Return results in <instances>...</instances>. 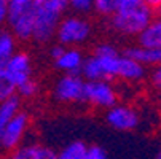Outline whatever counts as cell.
<instances>
[{
	"label": "cell",
	"instance_id": "obj_1",
	"mask_svg": "<svg viewBox=\"0 0 161 159\" xmlns=\"http://www.w3.org/2000/svg\"><path fill=\"white\" fill-rule=\"evenodd\" d=\"M155 19V11L144 0H121L113 16L108 18V29L121 37H139Z\"/></svg>",
	"mask_w": 161,
	"mask_h": 159
},
{
	"label": "cell",
	"instance_id": "obj_2",
	"mask_svg": "<svg viewBox=\"0 0 161 159\" xmlns=\"http://www.w3.org/2000/svg\"><path fill=\"white\" fill-rule=\"evenodd\" d=\"M123 53L112 43H99L94 48L93 54L88 56L83 65L81 75L86 81H96V80H107L113 81L120 75Z\"/></svg>",
	"mask_w": 161,
	"mask_h": 159
},
{
	"label": "cell",
	"instance_id": "obj_3",
	"mask_svg": "<svg viewBox=\"0 0 161 159\" xmlns=\"http://www.w3.org/2000/svg\"><path fill=\"white\" fill-rule=\"evenodd\" d=\"M67 8V0H48L42 5H35V30L32 40L38 45H47L56 38L58 27Z\"/></svg>",
	"mask_w": 161,
	"mask_h": 159
},
{
	"label": "cell",
	"instance_id": "obj_4",
	"mask_svg": "<svg viewBox=\"0 0 161 159\" xmlns=\"http://www.w3.org/2000/svg\"><path fill=\"white\" fill-rule=\"evenodd\" d=\"M93 35V24L81 14L64 16L56 32V40L65 48H80Z\"/></svg>",
	"mask_w": 161,
	"mask_h": 159
},
{
	"label": "cell",
	"instance_id": "obj_5",
	"mask_svg": "<svg viewBox=\"0 0 161 159\" xmlns=\"http://www.w3.org/2000/svg\"><path fill=\"white\" fill-rule=\"evenodd\" d=\"M86 80L83 75H61L51 89V96L58 103L72 105L85 102Z\"/></svg>",
	"mask_w": 161,
	"mask_h": 159
},
{
	"label": "cell",
	"instance_id": "obj_6",
	"mask_svg": "<svg viewBox=\"0 0 161 159\" xmlns=\"http://www.w3.org/2000/svg\"><path fill=\"white\" fill-rule=\"evenodd\" d=\"M85 103H88L94 110L107 111L117 103H120L118 102V91L113 86L112 81H107V80L86 81Z\"/></svg>",
	"mask_w": 161,
	"mask_h": 159
},
{
	"label": "cell",
	"instance_id": "obj_7",
	"mask_svg": "<svg viewBox=\"0 0 161 159\" xmlns=\"http://www.w3.org/2000/svg\"><path fill=\"white\" fill-rule=\"evenodd\" d=\"M104 119L118 132H132L141 126V113L129 103H117L104 111Z\"/></svg>",
	"mask_w": 161,
	"mask_h": 159
},
{
	"label": "cell",
	"instance_id": "obj_8",
	"mask_svg": "<svg viewBox=\"0 0 161 159\" xmlns=\"http://www.w3.org/2000/svg\"><path fill=\"white\" fill-rule=\"evenodd\" d=\"M31 127V115L27 111L21 110L18 115L10 121V124L7 126L3 137H2V151H13L18 146H21L24 143V139L29 132Z\"/></svg>",
	"mask_w": 161,
	"mask_h": 159
},
{
	"label": "cell",
	"instance_id": "obj_9",
	"mask_svg": "<svg viewBox=\"0 0 161 159\" xmlns=\"http://www.w3.org/2000/svg\"><path fill=\"white\" fill-rule=\"evenodd\" d=\"M8 24H10V32L16 37L18 41L32 40L35 30V5L18 13H11Z\"/></svg>",
	"mask_w": 161,
	"mask_h": 159
},
{
	"label": "cell",
	"instance_id": "obj_10",
	"mask_svg": "<svg viewBox=\"0 0 161 159\" xmlns=\"http://www.w3.org/2000/svg\"><path fill=\"white\" fill-rule=\"evenodd\" d=\"M5 69L8 70L10 77L16 83V87L21 86L22 83H26V81L34 78L32 77L34 64H32V57H31V54L27 51H19L18 50L14 53V56L5 65Z\"/></svg>",
	"mask_w": 161,
	"mask_h": 159
},
{
	"label": "cell",
	"instance_id": "obj_11",
	"mask_svg": "<svg viewBox=\"0 0 161 159\" xmlns=\"http://www.w3.org/2000/svg\"><path fill=\"white\" fill-rule=\"evenodd\" d=\"M86 57L80 48H65L61 57L53 62V67L62 75H81Z\"/></svg>",
	"mask_w": 161,
	"mask_h": 159
},
{
	"label": "cell",
	"instance_id": "obj_12",
	"mask_svg": "<svg viewBox=\"0 0 161 159\" xmlns=\"http://www.w3.org/2000/svg\"><path fill=\"white\" fill-rule=\"evenodd\" d=\"M7 159H58V153L40 143H22L16 150L10 151Z\"/></svg>",
	"mask_w": 161,
	"mask_h": 159
},
{
	"label": "cell",
	"instance_id": "obj_13",
	"mask_svg": "<svg viewBox=\"0 0 161 159\" xmlns=\"http://www.w3.org/2000/svg\"><path fill=\"white\" fill-rule=\"evenodd\" d=\"M145 78H147V67L123 54L118 80L129 84H137V83H142Z\"/></svg>",
	"mask_w": 161,
	"mask_h": 159
},
{
	"label": "cell",
	"instance_id": "obj_14",
	"mask_svg": "<svg viewBox=\"0 0 161 159\" xmlns=\"http://www.w3.org/2000/svg\"><path fill=\"white\" fill-rule=\"evenodd\" d=\"M125 56L141 62L145 67H155L161 64V50H152V48H144V46H129L123 51Z\"/></svg>",
	"mask_w": 161,
	"mask_h": 159
},
{
	"label": "cell",
	"instance_id": "obj_15",
	"mask_svg": "<svg viewBox=\"0 0 161 159\" xmlns=\"http://www.w3.org/2000/svg\"><path fill=\"white\" fill-rule=\"evenodd\" d=\"M137 45L144 48L161 50V19L155 18L148 27L137 37Z\"/></svg>",
	"mask_w": 161,
	"mask_h": 159
},
{
	"label": "cell",
	"instance_id": "obj_16",
	"mask_svg": "<svg viewBox=\"0 0 161 159\" xmlns=\"http://www.w3.org/2000/svg\"><path fill=\"white\" fill-rule=\"evenodd\" d=\"M21 110L22 108H21V97L19 96H14V97L0 103V151H2V137H3V132H5L7 126Z\"/></svg>",
	"mask_w": 161,
	"mask_h": 159
},
{
	"label": "cell",
	"instance_id": "obj_17",
	"mask_svg": "<svg viewBox=\"0 0 161 159\" xmlns=\"http://www.w3.org/2000/svg\"><path fill=\"white\" fill-rule=\"evenodd\" d=\"M18 40L10 30H0V67H5L18 51Z\"/></svg>",
	"mask_w": 161,
	"mask_h": 159
},
{
	"label": "cell",
	"instance_id": "obj_18",
	"mask_svg": "<svg viewBox=\"0 0 161 159\" xmlns=\"http://www.w3.org/2000/svg\"><path fill=\"white\" fill-rule=\"evenodd\" d=\"M88 148L83 140H72L58 153V159H88Z\"/></svg>",
	"mask_w": 161,
	"mask_h": 159
},
{
	"label": "cell",
	"instance_id": "obj_19",
	"mask_svg": "<svg viewBox=\"0 0 161 159\" xmlns=\"http://www.w3.org/2000/svg\"><path fill=\"white\" fill-rule=\"evenodd\" d=\"M18 96V87L5 67H0V103Z\"/></svg>",
	"mask_w": 161,
	"mask_h": 159
},
{
	"label": "cell",
	"instance_id": "obj_20",
	"mask_svg": "<svg viewBox=\"0 0 161 159\" xmlns=\"http://www.w3.org/2000/svg\"><path fill=\"white\" fill-rule=\"evenodd\" d=\"M120 2L121 0H94V11L99 16H104L108 19L110 16H113L117 13Z\"/></svg>",
	"mask_w": 161,
	"mask_h": 159
},
{
	"label": "cell",
	"instance_id": "obj_21",
	"mask_svg": "<svg viewBox=\"0 0 161 159\" xmlns=\"http://www.w3.org/2000/svg\"><path fill=\"white\" fill-rule=\"evenodd\" d=\"M38 93H40V86L34 78L26 81V83H22L21 86H18V96L21 99H27V100L34 99V97L38 96Z\"/></svg>",
	"mask_w": 161,
	"mask_h": 159
},
{
	"label": "cell",
	"instance_id": "obj_22",
	"mask_svg": "<svg viewBox=\"0 0 161 159\" xmlns=\"http://www.w3.org/2000/svg\"><path fill=\"white\" fill-rule=\"evenodd\" d=\"M67 5L77 14H88L94 10V0H67Z\"/></svg>",
	"mask_w": 161,
	"mask_h": 159
},
{
	"label": "cell",
	"instance_id": "obj_23",
	"mask_svg": "<svg viewBox=\"0 0 161 159\" xmlns=\"http://www.w3.org/2000/svg\"><path fill=\"white\" fill-rule=\"evenodd\" d=\"M88 159H110V156L101 145H89Z\"/></svg>",
	"mask_w": 161,
	"mask_h": 159
},
{
	"label": "cell",
	"instance_id": "obj_24",
	"mask_svg": "<svg viewBox=\"0 0 161 159\" xmlns=\"http://www.w3.org/2000/svg\"><path fill=\"white\" fill-rule=\"evenodd\" d=\"M8 5H10V14L11 13H18V11H22L26 10L34 3V0H8Z\"/></svg>",
	"mask_w": 161,
	"mask_h": 159
},
{
	"label": "cell",
	"instance_id": "obj_25",
	"mask_svg": "<svg viewBox=\"0 0 161 159\" xmlns=\"http://www.w3.org/2000/svg\"><path fill=\"white\" fill-rule=\"evenodd\" d=\"M10 19V5L8 0H0V30H3V26Z\"/></svg>",
	"mask_w": 161,
	"mask_h": 159
},
{
	"label": "cell",
	"instance_id": "obj_26",
	"mask_svg": "<svg viewBox=\"0 0 161 159\" xmlns=\"http://www.w3.org/2000/svg\"><path fill=\"white\" fill-rule=\"evenodd\" d=\"M148 80H150V84H152L155 89H161V64L155 65L153 69H152Z\"/></svg>",
	"mask_w": 161,
	"mask_h": 159
},
{
	"label": "cell",
	"instance_id": "obj_27",
	"mask_svg": "<svg viewBox=\"0 0 161 159\" xmlns=\"http://www.w3.org/2000/svg\"><path fill=\"white\" fill-rule=\"evenodd\" d=\"M64 50H65V46H62L61 43H56V45H53V46L50 48V51H48V56H50L51 62H54L58 57H61V54L64 53Z\"/></svg>",
	"mask_w": 161,
	"mask_h": 159
},
{
	"label": "cell",
	"instance_id": "obj_28",
	"mask_svg": "<svg viewBox=\"0 0 161 159\" xmlns=\"http://www.w3.org/2000/svg\"><path fill=\"white\" fill-rule=\"evenodd\" d=\"M144 3L148 5L153 11H158L161 8V0H144Z\"/></svg>",
	"mask_w": 161,
	"mask_h": 159
},
{
	"label": "cell",
	"instance_id": "obj_29",
	"mask_svg": "<svg viewBox=\"0 0 161 159\" xmlns=\"http://www.w3.org/2000/svg\"><path fill=\"white\" fill-rule=\"evenodd\" d=\"M45 2H48V0H34L35 5H42V3H45Z\"/></svg>",
	"mask_w": 161,
	"mask_h": 159
},
{
	"label": "cell",
	"instance_id": "obj_30",
	"mask_svg": "<svg viewBox=\"0 0 161 159\" xmlns=\"http://www.w3.org/2000/svg\"><path fill=\"white\" fill-rule=\"evenodd\" d=\"M156 159H161V148H159V151H158V154H156Z\"/></svg>",
	"mask_w": 161,
	"mask_h": 159
},
{
	"label": "cell",
	"instance_id": "obj_31",
	"mask_svg": "<svg viewBox=\"0 0 161 159\" xmlns=\"http://www.w3.org/2000/svg\"><path fill=\"white\" fill-rule=\"evenodd\" d=\"M156 14H158V18H159V19H161V8H159V10H158V11H156Z\"/></svg>",
	"mask_w": 161,
	"mask_h": 159
}]
</instances>
